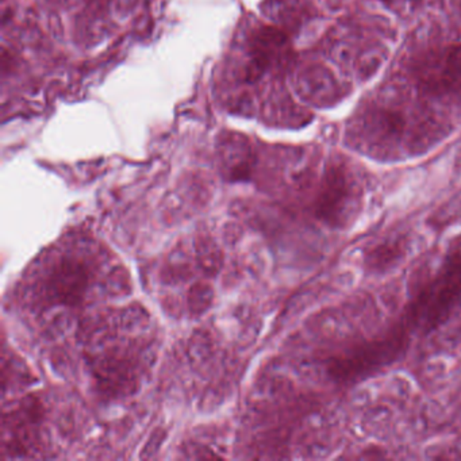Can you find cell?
I'll use <instances>...</instances> for the list:
<instances>
[{"label":"cell","instance_id":"6","mask_svg":"<svg viewBox=\"0 0 461 461\" xmlns=\"http://www.w3.org/2000/svg\"><path fill=\"white\" fill-rule=\"evenodd\" d=\"M299 93L312 104H333L342 98V87L329 69L312 67L299 75Z\"/></svg>","mask_w":461,"mask_h":461},{"label":"cell","instance_id":"5","mask_svg":"<svg viewBox=\"0 0 461 461\" xmlns=\"http://www.w3.org/2000/svg\"><path fill=\"white\" fill-rule=\"evenodd\" d=\"M87 285V267L82 261L63 260L50 275L48 293L55 303L77 306L85 298Z\"/></svg>","mask_w":461,"mask_h":461},{"label":"cell","instance_id":"3","mask_svg":"<svg viewBox=\"0 0 461 461\" xmlns=\"http://www.w3.org/2000/svg\"><path fill=\"white\" fill-rule=\"evenodd\" d=\"M361 201L363 190L349 167L341 160L329 163L312 203L315 218L328 228L341 230L356 220L360 212Z\"/></svg>","mask_w":461,"mask_h":461},{"label":"cell","instance_id":"2","mask_svg":"<svg viewBox=\"0 0 461 461\" xmlns=\"http://www.w3.org/2000/svg\"><path fill=\"white\" fill-rule=\"evenodd\" d=\"M404 68L422 95L439 99L461 95L460 42L418 50L407 59Z\"/></svg>","mask_w":461,"mask_h":461},{"label":"cell","instance_id":"7","mask_svg":"<svg viewBox=\"0 0 461 461\" xmlns=\"http://www.w3.org/2000/svg\"><path fill=\"white\" fill-rule=\"evenodd\" d=\"M406 248V237L403 236L377 242L364 253V267L374 274L387 271L404 258Z\"/></svg>","mask_w":461,"mask_h":461},{"label":"cell","instance_id":"9","mask_svg":"<svg viewBox=\"0 0 461 461\" xmlns=\"http://www.w3.org/2000/svg\"><path fill=\"white\" fill-rule=\"evenodd\" d=\"M385 6L390 7L393 10L406 9L409 5H415L417 0H382Z\"/></svg>","mask_w":461,"mask_h":461},{"label":"cell","instance_id":"8","mask_svg":"<svg viewBox=\"0 0 461 461\" xmlns=\"http://www.w3.org/2000/svg\"><path fill=\"white\" fill-rule=\"evenodd\" d=\"M190 298H196L190 301L191 310L196 314L203 312L212 303V290L209 285H198L191 291Z\"/></svg>","mask_w":461,"mask_h":461},{"label":"cell","instance_id":"4","mask_svg":"<svg viewBox=\"0 0 461 461\" xmlns=\"http://www.w3.org/2000/svg\"><path fill=\"white\" fill-rule=\"evenodd\" d=\"M252 60L247 69L245 80L256 82L269 68H285L293 60L287 36L279 29L261 28L250 41Z\"/></svg>","mask_w":461,"mask_h":461},{"label":"cell","instance_id":"1","mask_svg":"<svg viewBox=\"0 0 461 461\" xmlns=\"http://www.w3.org/2000/svg\"><path fill=\"white\" fill-rule=\"evenodd\" d=\"M461 302V239L447 248L436 271L429 272L410 291L403 309L380 331L383 339L403 356L414 337H426L449 321Z\"/></svg>","mask_w":461,"mask_h":461}]
</instances>
